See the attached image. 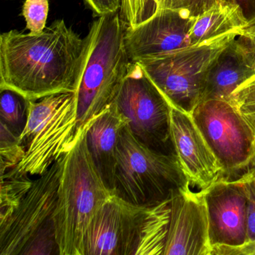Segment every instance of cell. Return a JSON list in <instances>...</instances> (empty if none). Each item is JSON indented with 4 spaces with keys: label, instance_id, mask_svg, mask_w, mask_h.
<instances>
[{
    "label": "cell",
    "instance_id": "cell-1",
    "mask_svg": "<svg viewBox=\"0 0 255 255\" xmlns=\"http://www.w3.org/2000/svg\"><path fill=\"white\" fill-rule=\"evenodd\" d=\"M87 53L80 38L63 19L41 33L16 29L0 35V90L9 89L29 100L77 93Z\"/></svg>",
    "mask_w": 255,
    "mask_h": 255
},
{
    "label": "cell",
    "instance_id": "cell-2",
    "mask_svg": "<svg viewBox=\"0 0 255 255\" xmlns=\"http://www.w3.org/2000/svg\"><path fill=\"white\" fill-rule=\"evenodd\" d=\"M125 29L119 12L99 16L91 24L76 93L80 132L114 103L128 74L131 62L125 47Z\"/></svg>",
    "mask_w": 255,
    "mask_h": 255
},
{
    "label": "cell",
    "instance_id": "cell-3",
    "mask_svg": "<svg viewBox=\"0 0 255 255\" xmlns=\"http://www.w3.org/2000/svg\"><path fill=\"white\" fill-rule=\"evenodd\" d=\"M113 195L91 156L86 128L65 156L61 176L56 210L59 255H82L91 222Z\"/></svg>",
    "mask_w": 255,
    "mask_h": 255
},
{
    "label": "cell",
    "instance_id": "cell-4",
    "mask_svg": "<svg viewBox=\"0 0 255 255\" xmlns=\"http://www.w3.org/2000/svg\"><path fill=\"white\" fill-rule=\"evenodd\" d=\"M81 132L74 92L29 101L27 122L20 137L26 152L18 165L1 177H40L68 154Z\"/></svg>",
    "mask_w": 255,
    "mask_h": 255
},
{
    "label": "cell",
    "instance_id": "cell-5",
    "mask_svg": "<svg viewBox=\"0 0 255 255\" xmlns=\"http://www.w3.org/2000/svg\"><path fill=\"white\" fill-rule=\"evenodd\" d=\"M189 183L176 155L165 154L143 144L126 125L117 150L116 194L135 205L171 199Z\"/></svg>",
    "mask_w": 255,
    "mask_h": 255
},
{
    "label": "cell",
    "instance_id": "cell-6",
    "mask_svg": "<svg viewBox=\"0 0 255 255\" xmlns=\"http://www.w3.org/2000/svg\"><path fill=\"white\" fill-rule=\"evenodd\" d=\"M66 155L34 180L18 208L0 225V255H59L56 210Z\"/></svg>",
    "mask_w": 255,
    "mask_h": 255
},
{
    "label": "cell",
    "instance_id": "cell-7",
    "mask_svg": "<svg viewBox=\"0 0 255 255\" xmlns=\"http://www.w3.org/2000/svg\"><path fill=\"white\" fill-rule=\"evenodd\" d=\"M240 32L178 49L137 62L171 107L192 115L201 102L206 80L222 52Z\"/></svg>",
    "mask_w": 255,
    "mask_h": 255
},
{
    "label": "cell",
    "instance_id": "cell-8",
    "mask_svg": "<svg viewBox=\"0 0 255 255\" xmlns=\"http://www.w3.org/2000/svg\"><path fill=\"white\" fill-rule=\"evenodd\" d=\"M191 116L222 166V180L238 181L255 169V128L236 106L201 101Z\"/></svg>",
    "mask_w": 255,
    "mask_h": 255
},
{
    "label": "cell",
    "instance_id": "cell-9",
    "mask_svg": "<svg viewBox=\"0 0 255 255\" xmlns=\"http://www.w3.org/2000/svg\"><path fill=\"white\" fill-rule=\"evenodd\" d=\"M114 103L143 144L160 153L176 155L171 139V105L139 64H129Z\"/></svg>",
    "mask_w": 255,
    "mask_h": 255
},
{
    "label": "cell",
    "instance_id": "cell-10",
    "mask_svg": "<svg viewBox=\"0 0 255 255\" xmlns=\"http://www.w3.org/2000/svg\"><path fill=\"white\" fill-rule=\"evenodd\" d=\"M205 195L190 185L173 194L163 255H211Z\"/></svg>",
    "mask_w": 255,
    "mask_h": 255
},
{
    "label": "cell",
    "instance_id": "cell-11",
    "mask_svg": "<svg viewBox=\"0 0 255 255\" xmlns=\"http://www.w3.org/2000/svg\"><path fill=\"white\" fill-rule=\"evenodd\" d=\"M143 207L113 195L91 222L82 255H132Z\"/></svg>",
    "mask_w": 255,
    "mask_h": 255
},
{
    "label": "cell",
    "instance_id": "cell-12",
    "mask_svg": "<svg viewBox=\"0 0 255 255\" xmlns=\"http://www.w3.org/2000/svg\"><path fill=\"white\" fill-rule=\"evenodd\" d=\"M194 17L181 11L160 9L135 26H126L125 47L131 62L156 57L191 46Z\"/></svg>",
    "mask_w": 255,
    "mask_h": 255
},
{
    "label": "cell",
    "instance_id": "cell-13",
    "mask_svg": "<svg viewBox=\"0 0 255 255\" xmlns=\"http://www.w3.org/2000/svg\"><path fill=\"white\" fill-rule=\"evenodd\" d=\"M171 133L189 185L204 191L223 178V170L191 115L171 107Z\"/></svg>",
    "mask_w": 255,
    "mask_h": 255
},
{
    "label": "cell",
    "instance_id": "cell-14",
    "mask_svg": "<svg viewBox=\"0 0 255 255\" xmlns=\"http://www.w3.org/2000/svg\"><path fill=\"white\" fill-rule=\"evenodd\" d=\"M211 247L248 241V199L240 180H219L205 190Z\"/></svg>",
    "mask_w": 255,
    "mask_h": 255
},
{
    "label": "cell",
    "instance_id": "cell-15",
    "mask_svg": "<svg viewBox=\"0 0 255 255\" xmlns=\"http://www.w3.org/2000/svg\"><path fill=\"white\" fill-rule=\"evenodd\" d=\"M255 75V47L240 35L222 52L206 80L201 101H229L234 91Z\"/></svg>",
    "mask_w": 255,
    "mask_h": 255
},
{
    "label": "cell",
    "instance_id": "cell-16",
    "mask_svg": "<svg viewBox=\"0 0 255 255\" xmlns=\"http://www.w3.org/2000/svg\"><path fill=\"white\" fill-rule=\"evenodd\" d=\"M129 124L115 103L86 128L88 148L106 186L116 194L117 150L122 129Z\"/></svg>",
    "mask_w": 255,
    "mask_h": 255
},
{
    "label": "cell",
    "instance_id": "cell-17",
    "mask_svg": "<svg viewBox=\"0 0 255 255\" xmlns=\"http://www.w3.org/2000/svg\"><path fill=\"white\" fill-rule=\"evenodd\" d=\"M249 17L237 2L224 0L194 17L189 32L191 46L198 45L231 32H240L247 26Z\"/></svg>",
    "mask_w": 255,
    "mask_h": 255
},
{
    "label": "cell",
    "instance_id": "cell-18",
    "mask_svg": "<svg viewBox=\"0 0 255 255\" xmlns=\"http://www.w3.org/2000/svg\"><path fill=\"white\" fill-rule=\"evenodd\" d=\"M0 123L20 138L27 122L29 100L9 89L0 90Z\"/></svg>",
    "mask_w": 255,
    "mask_h": 255
},
{
    "label": "cell",
    "instance_id": "cell-19",
    "mask_svg": "<svg viewBox=\"0 0 255 255\" xmlns=\"http://www.w3.org/2000/svg\"><path fill=\"white\" fill-rule=\"evenodd\" d=\"M35 179L30 177H1L0 225L3 224L18 208Z\"/></svg>",
    "mask_w": 255,
    "mask_h": 255
},
{
    "label": "cell",
    "instance_id": "cell-20",
    "mask_svg": "<svg viewBox=\"0 0 255 255\" xmlns=\"http://www.w3.org/2000/svg\"><path fill=\"white\" fill-rule=\"evenodd\" d=\"M24 147L3 124L0 123V159L1 176L18 165L25 155Z\"/></svg>",
    "mask_w": 255,
    "mask_h": 255
},
{
    "label": "cell",
    "instance_id": "cell-21",
    "mask_svg": "<svg viewBox=\"0 0 255 255\" xmlns=\"http://www.w3.org/2000/svg\"><path fill=\"white\" fill-rule=\"evenodd\" d=\"M49 8V0H25L22 15L26 21V29L30 33H41L45 29Z\"/></svg>",
    "mask_w": 255,
    "mask_h": 255
},
{
    "label": "cell",
    "instance_id": "cell-22",
    "mask_svg": "<svg viewBox=\"0 0 255 255\" xmlns=\"http://www.w3.org/2000/svg\"><path fill=\"white\" fill-rule=\"evenodd\" d=\"M126 26H135L153 15L150 0H122L119 11Z\"/></svg>",
    "mask_w": 255,
    "mask_h": 255
},
{
    "label": "cell",
    "instance_id": "cell-23",
    "mask_svg": "<svg viewBox=\"0 0 255 255\" xmlns=\"http://www.w3.org/2000/svg\"><path fill=\"white\" fill-rule=\"evenodd\" d=\"M222 1L224 0H162L159 10H174L195 17Z\"/></svg>",
    "mask_w": 255,
    "mask_h": 255
},
{
    "label": "cell",
    "instance_id": "cell-24",
    "mask_svg": "<svg viewBox=\"0 0 255 255\" xmlns=\"http://www.w3.org/2000/svg\"><path fill=\"white\" fill-rule=\"evenodd\" d=\"M248 199V241H255V169L240 180Z\"/></svg>",
    "mask_w": 255,
    "mask_h": 255
},
{
    "label": "cell",
    "instance_id": "cell-25",
    "mask_svg": "<svg viewBox=\"0 0 255 255\" xmlns=\"http://www.w3.org/2000/svg\"><path fill=\"white\" fill-rule=\"evenodd\" d=\"M229 102L236 107L255 104V75L246 80L234 91Z\"/></svg>",
    "mask_w": 255,
    "mask_h": 255
},
{
    "label": "cell",
    "instance_id": "cell-26",
    "mask_svg": "<svg viewBox=\"0 0 255 255\" xmlns=\"http://www.w3.org/2000/svg\"><path fill=\"white\" fill-rule=\"evenodd\" d=\"M211 255H255V241L249 240L240 246H213Z\"/></svg>",
    "mask_w": 255,
    "mask_h": 255
},
{
    "label": "cell",
    "instance_id": "cell-27",
    "mask_svg": "<svg viewBox=\"0 0 255 255\" xmlns=\"http://www.w3.org/2000/svg\"><path fill=\"white\" fill-rule=\"evenodd\" d=\"M84 2L94 14L99 17L119 12L122 0H84Z\"/></svg>",
    "mask_w": 255,
    "mask_h": 255
},
{
    "label": "cell",
    "instance_id": "cell-28",
    "mask_svg": "<svg viewBox=\"0 0 255 255\" xmlns=\"http://www.w3.org/2000/svg\"><path fill=\"white\" fill-rule=\"evenodd\" d=\"M237 107L255 128V104L254 105H243Z\"/></svg>",
    "mask_w": 255,
    "mask_h": 255
},
{
    "label": "cell",
    "instance_id": "cell-29",
    "mask_svg": "<svg viewBox=\"0 0 255 255\" xmlns=\"http://www.w3.org/2000/svg\"><path fill=\"white\" fill-rule=\"evenodd\" d=\"M243 35L250 38L255 47V14L249 18L247 26L243 29Z\"/></svg>",
    "mask_w": 255,
    "mask_h": 255
},
{
    "label": "cell",
    "instance_id": "cell-30",
    "mask_svg": "<svg viewBox=\"0 0 255 255\" xmlns=\"http://www.w3.org/2000/svg\"><path fill=\"white\" fill-rule=\"evenodd\" d=\"M233 2H237L243 8L244 12L249 8H252L255 6V0H232Z\"/></svg>",
    "mask_w": 255,
    "mask_h": 255
},
{
    "label": "cell",
    "instance_id": "cell-31",
    "mask_svg": "<svg viewBox=\"0 0 255 255\" xmlns=\"http://www.w3.org/2000/svg\"><path fill=\"white\" fill-rule=\"evenodd\" d=\"M150 5H151L152 13H153V15L159 10L162 0H150Z\"/></svg>",
    "mask_w": 255,
    "mask_h": 255
},
{
    "label": "cell",
    "instance_id": "cell-32",
    "mask_svg": "<svg viewBox=\"0 0 255 255\" xmlns=\"http://www.w3.org/2000/svg\"><path fill=\"white\" fill-rule=\"evenodd\" d=\"M231 1H232V0H231Z\"/></svg>",
    "mask_w": 255,
    "mask_h": 255
}]
</instances>
